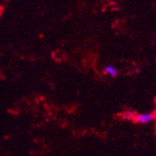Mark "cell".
<instances>
[{"label":"cell","mask_w":156,"mask_h":156,"mask_svg":"<svg viewBox=\"0 0 156 156\" xmlns=\"http://www.w3.org/2000/svg\"><path fill=\"white\" fill-rule=\"evenodd\" d=\"M139 123H149L153 120V115L151 113H145V114H139L135 118Z\"/></svg>","instance_id":"cell-1"},{"label":"cell","mask_w":156,"mask_h":156,"mask_svg":"<svg viewBox=\"0 0 156 156\" xmlns=\"http://www.w3.org/2000/svg\"><path fill=\"white\" fill-rule=\"evenodd\" d=\"M105 72H106L107 74L110 75L111 77H115V76H117V74H118V70H117L115 67L111 66H107L105 67Z\"/></svg>","instance_id":"cell-2"},{"label":"cell","mask_w":156,"mask_h":156,"mask_svg":"<svg viewBox=\"0 0 156 156\" xmlns=\"http://www.w3.org/2000/svg\"><path fill=\"white\" fill-rule=\"evenodd\" d=\"M1 13H2V9L0 8V15H1Z\"/></svg>","instance_id":"cell-3"}]
</instances>
